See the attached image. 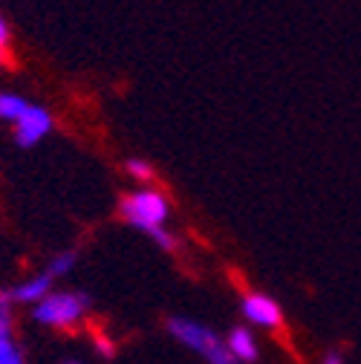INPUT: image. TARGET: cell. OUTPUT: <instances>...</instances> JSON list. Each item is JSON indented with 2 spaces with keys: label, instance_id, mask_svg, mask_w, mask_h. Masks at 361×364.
<instances>
[{
  "label": "cell",
  "instance_id": "obj_9",
  "mask_svg": "<svg viewBox=\"0 0 361 364\" xmlns=\"http://www.w3.org/2000/svg\"><path fill=\"white\" fill-rule=\"evenodd\" d=\"M72 266H75V252H61V255H55V257L50 260L47 272H50L53 278H61V275H67Z\"/></svg>",
  "mask_w": 361,
  "mask_h": 364
},
{
  "label": "cell",
  "instance_id": "obj_13",
  "mask_svg": "<svg viewBox=\"0 0 361 364\" xmlns=\"http://www.w3.org/2000/svg\"><path fill=\"white\" fill-rule=\"evenodd\" d=\"M321 364H344V355H341V353H335V350H333V353H327V355H324V358H321Z\"/></svg>",
  "mask_w": 361,
  "mask_h": 364
},
{
  "label": "cell",
  "instance_id": "obj_12",
  "mask_svg": "<svg viewBox=\"0 0 361 364\" xmlns=\"http://www.w3.org/2000/svg\"><path fill=\"white\" fill-rule=\"evenodd\" d=\"M0 64H9V26L0 18Z\"/></svg>",
  "mask_w": 361,
  "mask_h": 364
},
{
  "label": "cell",
  "instance_id": "obj_6",
  "mask_svg": "<svg viewBox=\"0 0 361 364\" xmlns=\"http://www.w3.org/2000/svg\"><path fill=\"white\" fill-rule=\"evenodd\" d=\"M53 275L47 269L41 272V275H35V278H29V281H23L21 287H15V289H9L12 292V301L15 304H38V301H43L50 295V287H53Z\"/></svg>",
  "mask_w": 361,
  "mask_h": 364
},
{
  "label": "cell",
  "instance_id": "obj_1",
  "mask_svg": "<svg viewBox=\"0 0 361 364\" xmlns=\"http://www.w3.org/2000/svg\"><path fill=\"white\" fill-rule=\"evenodd\" d=\"M90 309V295L84 292H50L43 301L35 304V321L47 324L55 330H70L75 327L84 312Z\"/></svg>",
  "mask_w": 361,
  "mask_h": 364
},
{
  "label": "cell",
  "instance_id": "obj_3",
  "mask_svg": "<svg viewBox=\"0 0 361 364\" xmlns=\"http://www.w3.org/2000/svg\"><path fill=\"white\" fill-rule=\"evenodd\" d=\"M243 315L246 321L266 327V330H278L284 324V309L275 298H269L263 292H246L243 295Z\"/></svg>",
  "mask_w": 361,
  "mask_h": 364
},
{
  "label": "cell",
  "instance_id": "obj_11",
  "mask_svg": "<svg viewBox=\"0 0 361 364\" xmlns=\"http://www.w3.org/2000/svg\"><path fill=\"white\" fill-rule=\"evenodd\" d=\"M148 235H151V240H153L156 246H162L165 252H173V249H176V237H173V235L165 229V225H162V229H153V232H148Z\"/></svg>",
  "mask_w": 361,
  "mask_h": 364
},
{
  "label": "cell",
  "instance_id": "obj_8",
  "mask_svg": "<svg viewBox=\"0 0 361 364\" xmlns=\"http://www.w3.org/2000/svg\"><path fill=\"white\" fill-rule=\"evenodd\" d=\"M29 102L15 96V93H0V119H9V122H18L23 113H26Z\"/></svg>",
  "mask_w": 361,
  "mask_h": 364
},
{
  "label": "cell",
  "instance_id": "obj_14",
  "mask_svg": "<svg viewBox=\"0 0 361 364\" xmlns=\"http://www.w3.org/2000/svg\"><path fill=\"white\" fill-rule=\"evenodd\" d=\"M67 364H78V361H67Z\"/></svg>",
  "mask_w": 361,
  "mask_h": 364
},
{
  "label": "cell",
  "instance_id": "obj_10",
  "mask_svg": "<svg viewBox=\"0 0 361 364\" xmlns=\"http://www.w3.org/2000/svg\"><path fill=\"white\" fill-rule=\"evenodd\" d=\"M127 173L130 176H136V179H142V182H151L153 179V168L145 162V159H127Z\"/></svg>",
  "mask_w": 361,
  "mask_h": 364
},
{
  "label": "cell",
  "instance_id": "obj_2",
  "mask_svg": "<svg viewBox=\"0 0 361 364\" xmlns=\"http://www.w3.org/2000/svg\"><path fill=\"white\" fill-rule=\"evenodd\" d=\"M168 211H171V205H168L165 194L151 191V188L148 191H133V194L122 197V203H119V214L142 232L162 229L165 220H168Z\"/></svg>",
  "mask_w": 361,
  "mask_h": 364
},
{
  "label": "cell",
  "instance_id": "obj_4",
  "mask_svg": "<svg viewBox=\"0 0 361 364\" xmlns=\"http://www.w3.org/2000/svg\"><path fill=\"white\" fill-rule=\"evenodd\" d=\"M50 130H53V116H50V110H43V107H38V105H29L26 113L15 122V139H18L21 148H32V145H38Z\"/></svg>",
  "mask_w": 361,
  "mask_h": 364
},
{
  "label": "cell",
  "instance_id": "obj_7",
  "mask_svg": "<svg viewBox=\"0 0 361 364\" xmlns=\"http://www.w3.org/2000/svg\"><path fill=\"white\" fill-rule=\"evenodd\" d=\"M225 347H229V353L240 361V364H252L257 361V341L252 336L249 327H235L229 333V338H225Z\"/></svg>",
  "mask_w": 361,
  "mask_h": 364
},
{
  "label": "cell",
  "instance_id": "obj_5",
  "mask_svg": "<svg viewBox=\"0 0 361 364\" xmlns=\"http://www.w3.org/2000/svg\"><path fill=\"white\" fill-rule=\"evenodd\" d=\"M12 306H15L12 292L0 289V364H26L12 336Z\"/></svg>",
  "mask_w": 361,
  "mask_h": 364
}]
</instances>
